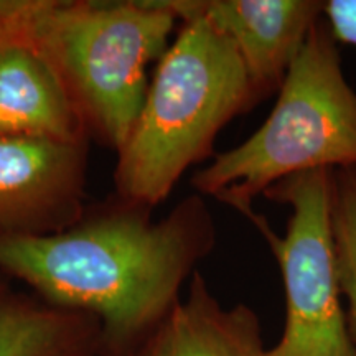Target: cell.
Listing matches in <instances>:
<instances>
[{
  "instance_id": "6da1fadb",
  "label": "cell",
  "mask_w": 356,
  "mask_h": 356,
  "mask_svg": "<svg viewBox=\"0 0 356 356\" xmlns=\"http://www.w3.org/2000/svg\"><path fill=\"white\" fill-rule=\"evenodd\" d=\"M115 197L60 233L0 238V273L48 304L91 315L106 356H131L181 299V287L216 246L207 198L172 211Z\"/></svg>"
},
{
  "instance_id": "7a4b0ae2",
  "label": "cell",
  "mask_w": 356,
  "mask_h": 356,
  "mask_svg": "<svg viewBox=\"0 0 356 356\" xmlns=\"http://www.w3.org/2000/svg\"><path fill=\"white\" fill-rule=\"evenodd\" d=\"M181 22L159 60L144 106L118 150L115 197L155 210L184 173L215 157L218 134L256 108L234 44L190 6L170 0Z\"/></svg>"
},
{
  "instance_id": "3957f363",
  "label": "cell",
  "mask_w": 356,
  "mask_h": 356,
  "mask_svg": "<svg viewBox=\"0 0 356 356\" xmlns=\"http://www.w3.org/2000/svg\"><path fill=\"white\" fill-rule=\"evenodd\" d=\"M0 19L55 66L89 134L118 152L149 89L178 15L170 0H0Z\"/></svg>"
},
{
  "instance_id": "277c9868",
  "label": "cell",
  "mask_w": 356,
  "mask_h": 356,
  "mask_svg": "<svg viewBox=\"0 0 356 356\" xmlns=\"http://www.w3.org/2000/svg\"><path fill=\"white\" fill-rule=\"evenodd\" d=\"M356 167V91L323 15L289 68L270 114L254 134L210 165L191 186L244 216L266 190L297 173Z\"/></svg>"
},
{
  "instance_id": "5b68a950",
  "label": "cell",
  "mask_w": 356,
  "mask_h": 356,
  "mask_svg": "<svg viewBox=\"0 0 356 356\" xmlns=\"http://www.w3.org/2000/svg\"><path fill=\"white\" fill-rule=\"evenodd\" d=\"M333 170L297 173L266 190L270 202L291 208L279 236L261 213L244 218L277 261L286 292V327L266 356H355L338 284L332 231Z\"/></svg>"
},
{
  "instance_id": "8992f818",
  "label": "cell",
  "mask_w": 356,
  "mask_h": 356,
  "mask_svg": "<svg viewBox=\"0 0 356 356\" xmlns=\"http://www.w3.org/2000/svg\"><path fill=\"white\" fill-rule=\"evenodd\" d=\"M88 142L0 134V238L48 236L86 215Z\"/></svg>"
},
{
  "instance_id": "52a82bcc",
  "label": "cell",
  "mask_w": 356,
  "mask_h": 356,
  "mask_svg": "<svg viewBox=\"0 0 356 356\" xmlns=\"http://www.w3.org/2000/svg\"><path fill=\"white\" fill-rule=\"evenodd\" d=\"M190 6L234 44L256 106L277 95L323 15L322 0H190Z\"/></svg>"
},
{
  "instance_id": "ba28073f",
  "label": "cell",
  "mask_w": 356,
  "mask_h": 356,
  "mask_svg": "<svg viewBox=\"0 0 356 356\" xmlns=\"http://www.w3.org/2000/svg\"><path fill=\"white\" fill-rule=\"evenodd\" d=\"M0 134L86 144L89 129L48 58L0 19Z\"/></svg>"
},
{
  "instance_id": "9c48e42d",
  "label": "cell",
  "mask_w": 356,
  "mask_h": 356,
  "mask_svg": "<svg viewBox=\"0 0 356 356\" xmlns=\"http://www.w3.org/2000/svg\"><path fill=\"white\" fill-rule=\"evenodd\" d=\"M259 317L246 304L222 307L195 273L188 292L131 356H266Z\"/></svg>"
},
{
  "instance_id": "30bf717a",
  "label": "cell",
  "mask_w": 356,
  "mask_h": 356,
  "mask_svg": "<svg viewBox=\"0 0 356 356\" xmlns=\"http://www.w3.org/2000/svg\"><path fill=\"white\" fill-rule=\"evenodd\" d=\"M91 315L60 309L0 280V356H101Z\"/></svg>"
},
{
  "instance_id": "8fae6325",
  "label": "cell",
  "mask_w": 356,
  "mask_h": 356,
  "mask_svg": "<svg viewBox=\"0 0 356 356\" xmlns=\"http://www.w3.org/2000/svg\"><path fill=\"white\" fill-rule=\"evenodd\" d=\"M330 211L338 284L346 300V330L356 356V167L333 170Z\"/></svg>"
},
{
  "instance_id": "7c38bea8",
  "label": "cell",
  "mask_w": 356,
  "mask_h": 356,
  "mask_svg": "<svg viewBox=\"0 0 356 356\" xmlns=\"http://www.w3.org/2000/svg\"><path fill=\"white\" fill-rule=\"evenodd\" d=\"M323 19L337 43L356 47V0H325Z\"/></svg>"
},
{
  "instance_id": "4fadbf2b",
  "label": "cell",
  "mask_w": 356,
  "mask_h": 356,
  "mask_svg": "<svg viewBox=\"0 0 356 356\" xmlns=\"http://www.w3.org/2000/svg\"><path fill=\"white\" fill-rule=\"evenodd\" d=\"M101 356H106V355H101Z\"/></svg>"
}]
</instances>
